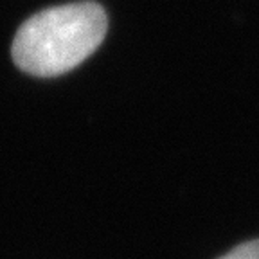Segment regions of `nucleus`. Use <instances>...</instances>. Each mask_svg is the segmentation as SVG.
Listing matches in <instances>:
<instances>
[{
  "label": "nucleus",
  "instance_id": "1",
  "mask_svg": "<svg viewBox=\"0 0 259 259\" xmlns=\"http://www.w3.org/2000/svg\"><path fill=\"white\" fill-rule=\"evenodd\" d=\"M106 29V13L96 2L45 9L20 25L11 47L13 61L32 76H60L101 45Z\"/></svg>",
  "mask_w": 259,
  "mask_h": 259
},
{
  "label": "nucleus",
  "instance_id": "2",
  "mask_svg": "<svg viewBox=\"0 0 259 259\" xmlns=\"http://www.w3.org/2000/svg\"><path fill=\"white\" fill-rule=\"evenodd\" d=\"M218 259H259V239L241 243L236 248H232L229 254Z\"/></svg>",
  "mask_w": 259,
  "mask_h": 259
}]
</instances>
